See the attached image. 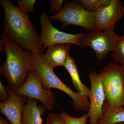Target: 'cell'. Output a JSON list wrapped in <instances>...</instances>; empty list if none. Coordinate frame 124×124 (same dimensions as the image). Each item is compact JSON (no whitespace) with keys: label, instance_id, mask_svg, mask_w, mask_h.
<instances>
[{"label":"cell","instance_id":"6da1fadb","mask_svg":"<svg viewBox=\"0 0 124 124\" xmlns=\"http://www.w3.org/2000/svg\"><path fill=\"white\" fill-rule=\"evenodd\" d=\"M0 2L4 12L2 30L4 35L33 54H43L40 36L28 14L9 0H1Z\"/></svg>","mask_w":124,"mask_h":124},{"label":"cell","instance_id":"7a4b0ae2","mask_svg":"<svg viewBox=\"0 0 124 124\" xmlns=\"http://www.w3.org/2000/svg\"><path fill=\"white\" fill-rule=\"evenodd\" d=\"M0 46L6 54V59L0 72L13 92L22 87L30 71L33 69V54L23 48L4 34L1 35Z\"/></svg>","mask_w":124,"mask_h":124},{"label":"cell","instance_id":"3957f363","mask_svg":"<svg viewBox=\"0 0 124 124\" xmlns=\"http://www.w3.org/2000/svg\"><path fill=\"white\" fill-rule=\"evenodd\" d=\"M42 55L33 54L32 65L39 75L44 86L48 89H58L66 93L72 99V105L76 111H88L90 105L89 98L73 91L60 80L53 70L45 63Z\"/></svg>","mask_w":124,"mask_h":124},{"label":"cell","instance_id":"277c9868","mask_svg":"<svg viewBox=\"0 0 124 124\" xmlns=\"http://www.w3.org/2000/svg\"><path fill=\"white\" fill-rule=\"evenodd\" d=\"M105 94L106 102L113 107L124 106V74L122 67L110 63L99 73Z\"/></svg>","mask_w":124,"mask_h":124},{"label":"cell","instance_id":"5b68a950","mask_svg":"<svg viewBox=\"0 0 124 124\" xmlns=\"http://www.w3.org/2000/svg\"><path fill=\"white\" fill-rule=\"evenodd\" d=\"M49 17L51 20L60 21L62 30L69 25H74L90 31H96L95 13L86 10L79 0L66 1L59 13Z\"/></svg>","mask_w":124,"mask_h":124},{"label":"cell","instance_id":"8992f818","mask_svg":"<svg viewBox=\"0 0 124 124\" xmlns=\"http://www.w3.org/2000/svg\"><path fill=\"white\" fill-rule=\"evenodd\" d=\"M17 95H23L28 99L39 101L46 108L51 112L56 103V96L51 89L44 86L39 75L33 68L28 73L23 85L17 91L14 92Z\"/></svg>","mask_w":124,"mask_h":124},{"label":"cell","instance_id":"52a82bcc","mask_svg":"<svg viewBox=\"0 0 124 124\" xmlns=\"http://www.w3.org/2000/svg\"><path fill=\"white\" fill-rule=\"evenodd\" d=\"M119 38L114 29H108L83 33L80 39V43L81 47L89 46L93 49L99 63L108 53L113 52Z\"/></svg>","mask_w":124,"mask_h":124},{"label":"cell","instance_id":"ba28073f","mask_svg":"<svg viewBox=\"0 0 124 124\" xmlns=\"http://www.w3.org/2000/svg\"><path fill=\"white\" fill-rule=\"evenodd\" d=\"M40 20L42 28L40 40L44 51L47 47L58 44L69 43L81 47L80 39L83 33L70 34L59 31L52 25L51 19L46 12L42 13Z\"/></svg>","mask_w":124,"mask_h":124},{"label":"cell","instance_id":"9c48e42d","mask_svg":"<svg viewBox=\"0 0 124 124\" xmlns=\"http://www.w3.org/2000/svg\"><path fill=\"white\" fill-rule=\"evenodd\" d=\"M89 78L91 88L90 105L87 115L89 124H97L102 116L103 107L106 100L105 93L99 73L92 70Z\"/></svg>","mask_w":124,"mask_h":124},{"label":"cell","instance_id":"30bf717a","mask_svg":"<svg viewBox=\"0 0 124 124\" xmlns=\"http://www.w3.org/2000/svg\"><path fill=\"white\" fill-rule=\"evenodd\" d=\"M94 13L95 31L114 29L116 23L124 15V6L120 0H111L108 5L100 7Z\"/></svg>","mask_w":124,"mask_h":124},{"label":"cell","instance_id":"8fae6325","mask_svg":"<svg viewBox=\"0 0 124 124\" xmlns=\"http://www.w3.org/2000/svg\"><path fill=\"white\" fill-rule=\"evenodd\" d=\"M5 87L9 97L7 101L0 102V113L5 116L11 124H22L23 107L28 99L23 95L16 94L8 86Z\"/></svg>","mask_w":124,"mask_h":124},{"label":"cell","instance_id":"7c38bea8","mask_svg":"<svg viewBox=\"0 0 124 124\" xmlns=\"http://www.w3.org/2000/svg\"><path fill=\"white\" fill-rule=\"evenodd\" d=\"M72 45L69 43L58 44L48 47L46 54L42 55L45 63L53 70L56 67H64L70 55Z\"/></svg>","mask_w":124,"mask_h":124},{"label":"cell","instance_id":"4fadbf2b","mask_svg":"<svg viewBox=\"0 0 124 124\" xmlns=\"http://www.w3.org/2000/svg\"><path fill=\"white\" fill-rule=\"evenodd\" d=\"M38 100L28 99L23 107L22 124H42L41 116L46 110L43 106L38 105Z\"/></svg>","mask_w":124,"mask_h":124},{"label":"cell","instance_id":"5bb4252c","mask_svg":"<svg viewBox=\"0 0 124 124\" xmlns=\"http://www.w3.org/2000/svg\"><path fill=\"white\" fill-rule=\"evenodd\" d=\"M64 67L70 74L73 85L78 93L82 96L88 97L89 98L90 89L85 86L81 82L75 60L70 55L67 59Z\"/></svg>","mask_w":124,"mask_h":124},{"label":"cell","instance_id":"9a60e30c","mask_svg":"<svg viewBox=\"0 0 124 124\" xmlns=\"http://www.w3.org/2000/svg\"><path fill=\"white\" fill-rule=\"evenodd\" d=\"M124 122V107H113L105 102L102 116L97 124H116Z\"/></svg>","mask_w":124,"mask_h":124},{"label":"cell","instance_id":"2e32d148","mask_svg":"<svg viewBox=\"0 0 124 124\" xmlns=\"http://www.w3.org/2000/svg\"><path fill=\"white\" fill-rule=\"evenodd\" d=\"M116 63L122 65L124 63V34L120 37L115 49L111 54Z\"/></svg>","mask_w":124,"mask_h":124},{"label":"cell","instance_id":"e0dca14e","mask_svg":"<svg viewBox=\"0 0 124 124\" xmlns=\"http://www.w3.org/2000/svg\"><path fill=\"white\" fill-rule=\"evenodd\" d=\"M85 8L91 12H95L102 6L108 5L111 0H79Z\"/></svg>","mask_w":124,"mask_h":124},{"label":"cell","instance_id":"ac0fdd59","mask_svg":"<svg viewBox=\"0 0 124 124\" xmlns=\"http://www.w3.org/2000/svg\"><path fill=\"white\" fill-rule=\"evenodd\" d=\"M59 115L68 124H86L89 119L87 114H83L80 117H76L69 115L63 110Z\"/></svg>","mask_w":124,"mask_h":124},{"label":"cell","instance_id":"d6986e66","mask_svg":"<svg viewBox=\"0 0 124 124\" xmlns=\"http://www.w3.org/2000/svg\"><path fill=\"white\" fill-rule=\"evenodd\" d=\"M35 0H18L19 8L26 13L33 12Z\"/></svg>","mask_w":124,"mask_h":124},{"label":"cell","instance_id":"ffe728a7","mask_svg":"<svg viewBox=\"0 0 124 124\" xmlns=\"http://www.w3.org/2000/svg\"><path fill=\"white\" fill-rule=\"evenodd\" d=\"M46 124H68L59 115L50 112L47 116Z\"/></svg>","mask_w":124,"mask_h":124},{"label":"cell","instance_id":"44dd1931","mask_svg":"<svg viewBox=\"0 0 124 124\" xmlns=\"http://www.w3.org/2000/svg\"><path fill=\"white\" fill-rule=\"evenodd\" d=\"M64 1L63 0H53L51 1L50 13L57 14L62 10V6Z\"/></svg>","mask_w":124,"mask_h":124},{"label":"cell","instance_id":"7402d4cb","mask_svg":"<svg viewBox=\"0 0 124 124\" xmlns=\"http://www.w3.org/2000/svg\"><path fill=\"white\" fill-rule=\"evenodd\" d=\"M9 95L6 87L0 81V99L2 102H5L8 100Z\"/></svg>","mask_w":124,"mask_h":124},{"label":"cell","instance_id":"603a6c76","mask_svg":"<svg viewBox=\"0 0 124 124\" xmlns=\"http://www.w3.org/2000/svg\"><path fill=\"white\" fill-rule=\"evenodd\" d=\"M0 124H11L8 120H6L1 116H0Z\"/></svg>","mask_w":124,"mask_h":124},{"label":"cell","instance_id":"cb8c5ba5","mask_svg":"<svg viewBox=\"0 0 124 124\" xmlns=\"http://www.w3.org/2000/svg\"><path fill=\"white\" fill-rule=\"evenodd\" d=\"M121 67H122V70H123V72H124V63L122 65H121Z\"/></svg>","mask_w":124,"mask_h":124},{"label":"cell","instance_id":"d4e9b609","mask_svg":"<svg viewBox=\"0 0 124 124\" xmlns=\"http://www.w3.org/2000/svg\"><path fill=\"white\" fill-rule=\"evenodd\" d=\"M116 124H124V122H121V123H117Z\"/></svg>","mask_w":124,"mask_h":124}]
</instances>
